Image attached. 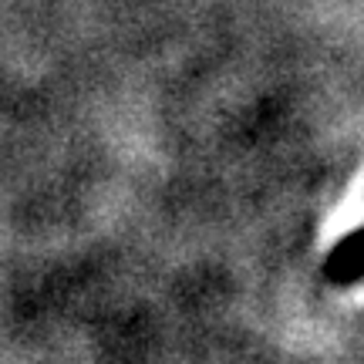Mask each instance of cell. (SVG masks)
I'll return each mask as SVG.
<instances>
[{
    "label": "cell",
    "instance_id": "6da1fadb",
    "mask_svg": "<svg viewBox=\"0 0 364 364\" xmlns=\"http://www.w3.org/2000/svg\"><path fill=\"white\" fill-rule=\"evenodd\" d=\"M358 260H364V226H358V230H351V233L341 240L338 247L327 253L324 260V277L334 284L344 270H351Z\"/></svg>",
    "mask_w": 364,
    "mask_h": 364
}]
</instances>
